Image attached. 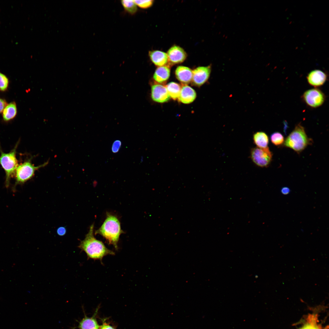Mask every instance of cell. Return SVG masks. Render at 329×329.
<instances>
[{"instance_id":"6da1fadb","label":"cell","mask_w":329,"mask_h":329,"mask_svg":"<svg viewBox=\"0 0 329 329\" xmlns=\"http://www.w3.org/2000/svg\"><path fill=\"white\" fill-rule=\"evenodd\" d=\"M94 225L92 224L85 239L81 241L79 247L85 252L89 258L101 261L107 255H114V252L108 249L101 241L94 237Z\"/></svg>"},{"instance_id":"7a4b0ae2","label":"cell","mask_w":329,"mask_h":329,"mask_svg":"<svg viewBox=\"0 0 329 329\" xmlns=\"http://www.w3.org/2000/svg\"><path fill=\"white\" fill-rule=\"evenodd\" d=\"M123 232L120 221L115 216L107 212L106 218L101 227L95 232L104 237L115 249H118V242L120 235Z\"/></svg>"},{"instance_id":"3957f363","label":"cell","mask_w":329,"mask_h":329,"mask_svg":"<svg viewBox=\"0 0 329 329\" xmlns=\"http://www.w3.org/2000/svg\"><path fill=\"white\" fill-rule=\"evenodd\" d=\"M312 142V140L308 136L304 128L299 123L286 138L283 145L299 153Z\"/></svg>"},{"instance_id":"277c9868","label":"cell","mask_w":329,"mask_h":329,"mask_svg":"<svg viewBox=\"0 0 329 329\" xmlns=\"http://www.w3.org/2000/svg\"><path fill=\"white\" fill-rule=\"evenodd\" d=\"M19 142V140L14 148L8 153H5L0 148V164L5 173V186H9L11 178L15 175L16 169L19 164L16 158V150Z\"/></svg>"},{"instance_id":"5b68a950","label":"cell","mask_w":329,"mask_h":329,"mask_svg":"<svg viewBox=\"0 0 329 329\" xmlns=\"http://www.w3.org/2000/svg\"><path fill=\"white\" fill-rule=\"evenodd\" d=\"M32 158L30 157L18 165L15 175L16 182L13 188L14 189L17 185L23 183L30 179L34 176L36 170L45 166L48 163V161L35 166L32 163Z\"/></svg>"},{"instance_id":"8992f818","label":"cell","mask_w":329,"mask_h":329,"mask_svg":"<svg viewBox=\"0 0 329 329\" xmlns=\"http://www.w3.org/2000/svg\"><path fill=\"white\" fill-rule=\"evenodd\" d=\"M273 154L269 147L260 148L255 147L250 151V157L253 162L257 166L267 167L270 164Z\"/></svg>"},{"instance_id":"52a82bcc","label":"cell","mask_w":329,"mask_h":329,"mask_svg":"<svg viewBox=\"0 0 329 329\" xmlns=\"http://www.w3.org/2000/svg\"><path fill=\"white\" fill-rule=\"evenodd\" d=\"M302 98L303 101L308 106L313 108L321 106L326 99L324 94L317 88L306 90L303 94Z\"/></svg>"},{"instance_id":"ba28073f","label":"cell","mask_w":329,"mask_h":329,"mask_svg":"<svg viewBox=\"0 0 329 329\" xmlns=\"http://www.w3.org/2000/svg\"><path fill=\"white\" fill-rule=\"evenodd\" d=\"M211 72L210 65L198 67L193 71V84L200 87L205 83L209 79Z\"/></svg>"},{"instance_id":"9c48e42d","label":"cell","mask_w":329,"mask_h":329,"mask_svg":"<svg viewBox=\"0 0 329 329\" xmlns=\"http://www.w3.org/2000/svg\"><path fill=\"white\" fill-rule=\"evenodd\" d=\"M151 97L154 101L161 103L167 102L170 98L166 86L159 84L152 86Z\"/></svg>"},{"instance_id":"30bf717a","label":"cell","mask_w":329,"mask_h":329,"mask_svg":"<svg viewBox=\"0 0 329 329\" xmlns=\"http://www.w3.org/2000/svg\"><path fill=\"white\" fill-rule=\"evenodd\" d=\"M167 54L168 62L171 64L181 63L185 60L187 57V54L183 49L176 45L171 47L168 50Z\"/></svg>"},{"instance_id":"8fae6325","label":"cell","mask_w":329,"mask_h":329,"mask_svg":"<svg viewBox=\"0 0 329 329\" xmlns=\"http://www.w3.org/2000/svg\"><path fill=\"white\" fill-rule=\"evenodd\" d=\"M327 78L326 73L319 69L311 71L306 77L309 84L315 87L323 85L326 81Z\"/></svg>"},{"instance_id":"7c38bea8","label":"cell","mask_w":329,"mask_h":329,"mask_svg":"<svg viewBox=\"0 0 329 329\" xmlns=\"http://www.w3.org/2000/svg\"><path fill=\"white\" fill-rule=\"evenodd\" d=\"M175 74L177 79L183 84L187 85L192 81L193 71L188 67L178 66L175 70Z\"/></svg>"},{"instance_id":"4fadbf2b","label":"cell","mask_w":329,"mask_h":329,"mask_svg":"<svg viewBox=\"0 0 329 329\" xmlns=\"http://www.w3.org/2000/svg\"><path fill=\"white\" fill-rule=\"evenodd\" d=\"M196 96V92L193 89L186 84H183L178 99L181 102L188 104L193 102Z\"/></svg>"},{"instance_id":"5bb4252c","label":"cell","mask_w":329,"mask_h":329,"mask_svg":"<svg viewBox=\"0 0 329 329\" xmlns=\"http://www.w3.org/2000/svg\"><path fill=\"white\" fill-rule=\"evenodd\" d=\"M99 308H97L93 316L89 317L85 315L84 317L79 322V329H99L100 326L96 319Z\"/></svg>"},{"instance_id":"9a60e30c","label":"cell","mask_w":329,"mask_h":329,"mask_svg":"<svg viewBox=\"0 0 329 329\" xmlns=\"http://www.w3.org/2000/svg\"><path fill=\"white\" fill-rule=\"evenodd\" d=\"M149 55L153 63L156 65L161 66L165 65L168 62L167 53L158 50L150 51Z\"/></svg>"},{"instance_id":"2e32d148","label":"cell","mask_w":329,"mask_h":329,"mask_svg":"<svg viewBox=\"0 0 329 329\" xmlns=\"http://www.w3.org/2000/svg\"><path fill=\"white\" fill-rule=\"evenodd\" d=\"M170 73V67L168 65L158 67L153 75V78L157 83H163L167 81L169 77Z\"/></svg>"},{"instance_id":"e0dca14e","label":"cell","mask_w":329,"mask_h":329,"mask_svg":"<svg viewBox=\"0 0 329 329\" xmlns=\"http://www.w3.org/2000/svg\"><path fill=\"white\" fill-rule=\"evenodd\" d=\"M253 139L257 147L264 148L268 147L269 138L265 132L260 131L256 133L253 135Z\"/></svg>"},{"instance_id":"ac0fdd59","label":"cell","mask_w":329,"mask_h":329,"mask_svg":"<svg viewBox=\"0 0 329 329\" xmlns=\"http://www.w3.org/2000/svg\"><path fill=\"white\" fill-rule=\"evenodd\" d=\"M166 87L170 97L175 100L179 98L181 89L179 84L171 82L168 84Z\"/></svg>"},{"instance_id":"d6986e66","label":"cell","mask_w":329,"mask_h":329,"mask_svg":"<svg viewBox=\"0 0 329 329\" xmlns=\"http://www.w3.org/2000/svg\"><path fill=\"white\" fill-rule=\"evenodd\" d=\"M17 108L14 102H11L6 106L3 110V118L5 121L13 119L16 115Z\"/></svg>"},{"instance_id":"ffe728a7","label":"cell","mask_w":329,"mask_h":329,"mask_svg":"<svg viewBox=\"0 0 329 329\" xmlns=\"http://www.w3.org/2000/svg\"><path fill=\"white\" fill-rule=\"evenodd\" d=\"M121 3L124 9L131 15L136 13L137 10V6L134 0H122Z\"/></svg>"},{"instance_id":"44dd1931","label":"cell","mask_w":329,"mask_h":329,"mask_svg":"<svg viewBox=\"0 0 329 329\" xmlns=\"http://www.w3.org/2000/svg\"><path fill=\"white\" fill-rule=\"evenodd\" d=\"M317 319L315 315H310L307 323L300 329H323L318 324Z\"/></svg>"},{"instance_id":"7402d4cb","label":"cell","mask_w":329,"mask_h":329,"mask_svg":"<svg viewBox=\"0 0 329 329\" xmlns=\"http://www.w3.org/2000/svg\"><path fill=\"white\" fill-rule=\"evenodd\" d=\"M270 139L272 143L276 146H280L283 144L284 138L282 134L278 132L272 133L270 136Z\"/></svg>"},{"instance_id":"603a6c76","label":"cell","mask_w":329,"mask_h":329,"mask_svg":"<svg viewBox=\"0 0 329 329\" xmlns=\"http://www.w3.org/2000/svg\"><path fill=\"white\" fill-rule=\"evenodd\" d=\"M136 5L142 9H147L150 7L153 4L154 1L149 0H134Z\"/></svg>"},{"instance_id":"cb8c5ba5","label":"cell","mask_w":329,"mask_h":329,"mask_svg":"<svg viewBox=\"0 0 329 329\" xmlns=\"http://www.w3.org/2000/svg\"><path fill=\"white\" fill-rule=\"evenodd\" d=\"M8 84V80L4 74L0 73V90H5L7 88Z\"/></svg>"},{"instance_id":"d4e9b609","label":"cell","mask_w":329,"mask_h":329,"mask_svg":"<svg viewBox=\"0 0 329 329\" xmlns=\"http://www.w3.org/2000/svg\"><path fill=\"white\" fill-rule=\"evenodd\" d=\"M122 145L121 142L119 140H116L115 141L112 145L111 150L113 153H117L121 147Z\"/></svg>"},{"instance_id":"484cf974","label":"cell","mask_w":329,"mask_h":329,"mask_svg":"<svg viewBox=\"0 0 329 329\" xmlns=\"http://www.w3.org/2000/svg\"><path fill=\"white\" fill-rule=\"evenodd\" d=\"M99 329H116L115 328L110 324L107 323L105 320H104L102 321V324Z\"/></svg>"},{"instance_id":"4316f807","label":"cell","mask_w":329,"mask_h":329,"mask_svg":"<svg viewBox=\"0 0 329 329\" xmlns=\"http://www.w3.org/2000/svg\"><path fill=\"white\" fill-rule=\"evenodd\" d=\"M66 230L65 228L61 227L59 228L57 230L58 234L60 236H63L66 233Z\"/></svg>"},{"instance_id":"83f0119b","label":"cell","mask_w":329,"mask_h":329,"mask_svg":"<svg viewBox=\"0 0 329 329\" xmlns=\"http://www.w3.org/2000/svg\"><path fill=\"white\" fill-rule=\"evenodd\" d=\"M281 193L284 195H286L288 194L290 192V189L287 187H284L282 188L281 189Z\"/></svg>"},{"instance_id":"f1b7e54d","label":"cell","mask_w":329,"mask_h":329,"mask_svg":"<svg viewBox=\"0 0 329 329\" xmlns=\"http://www.w3.org/2000/svg\"><path fill=\"white\" fill-rule=\"evenodd\" d=\"M6 105V103L5 101L0 98V113L3 110Z\"/></svg>"}]
</instances>
